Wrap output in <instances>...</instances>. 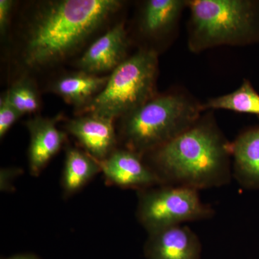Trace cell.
<instances>
[{
	"label": "cell",
	"mask_w": 259,
	"mask_h": 259,
	"mask_svg": "<svg viewBox=\"0 0 259 259\" xmlns=\"http://www.w3.org/2000/svg\"><path fill=\"white\" fill-rule=\"evenodd\" d=\"M158 54L141 49L109 75L105 88L77 115L90 114L115 120L156 96Z\"/></svg>",
	"instance_id": "obj_5"
},
{
	"label": "cell",
	"mask_w": 259,
	"mask_h": 259,
	"mask_svg": "<svg viewBox=\"0 0 259 259\" xmlns=\"http://www.w3.org/2000/svg\"><path fill=\"white\" fill-rule=\"evenodd\" d=\"M201 104L182 93L156 95L121 117L120 134L125 148L144 157L194 125Z\"/></svg>",
	"instance_id": "obj_3"
},
{
	"label": "cell",
	"mask_w": 259,
	"mask_h": 259,
	"mask_svg": "<svg viewBox=\"0 0 259 259\" xmlns=\"http://www.w3.org/2000/svg\"><path fill=\"white\" fill-rule=\"evenodd\" d=\"M187 8L184 0H148L140 12V32L150 39H158L173 31L182 11Z\"/></svg>",
	"instance_id": "obj_14"
},
{
	"label": "cell",
	"mask_w": 259,
	"mask_h": 259,
	"mask_svg": "<svg viewBox=\"0 0 259 259\" xmlns=\"http://www.w3.org/2000/svg\"><path fill=\"white\" fill-rule=\"evenodd\" d=\"M201 252L198 236L183 225L149 233L144 245L147 259H199Z\"/></svg>",
	"instance_id": "obj_11"
},
{
	"label": "cell",
	"mask_w": 259,
	"mask_h": 259,
	"mask_svg": "<svg viewBox=\"0 0 259 259\" xmlns=\"http://www.w3.org/2000/svg\"><path fill=\"white\" fill-rule=\"evenodd\" d=\"M107 76H97L84 71L64 73L53 79L49 91L55 94L79 112L88 106L106 86Z\"/></svg>",
	"instance_id": "obj_12"
},
{
	"label": "cell",
	"mask_w": 259,
	"mask_h": 259,
	"mask_svg": "<svg viewBox=\"0 0 259 259\" xmlns=\"http://www.w3.org/2000/svg\"><path fill=\"white\" fill-rule=\"evenodd\" d=\"M201 110H226L259 116V94L248 79H244L241 87L233 93L201 104Z\"/></svg>",
	"instance_id": "obj_16"
},
{
	"label": "cell",
	"mask_w": 259,
	"mask_h": 259,
	"mask_svg": "<svg viewBox=\"0 0 259 259\" xmlns=\"http://www.w3.org/2000/svg\"><path fill=\"white\" fill-rule=\"evenodd\" d=\"M1 259H9V258H1Z\"/></svg>",
	"instance_id": "obj_22"
},
{
	"label": "cell",
	"mask_w": 259,
	"mask_h": 259,
	"mask_svg": "<svg viewBox=\"0 0 259 259\" xmlns=\"http://www.w3.org/2000/svg\"><path fill=\"white\" fill-rule=\"evenodd\" d=\"M21 170L19 168H3L0 174V188L2 191H9L11 189V184L15 177L18 176Z\"/></svg>",
	"instance_id": "obj_20"
},
{
	"label": "cell",
	"mask_w": 259,
	"mask_h": 259,
	"mask_svg": "<svg viewBox=\"0 0 259 259\" xmlns=\"http://www.w3.org/2000/svg\"><path fill=\"white\" fill-rule=\"evenodd\" d=\"M22 117L10 102L6 92L0 97V138L3 139L17 120Z\"/></svg>",
	"instance_id": "obj_18"
},
{
	"label": "cell",
	"mask_w": 259,
	"mask_h": 259,
	"mask_svg": "<svg viewBox=\"0 0 259 259\" xmlns=\"http://www.w3.org/2000/svg\"><path fill=\"white\" fill-rule=\"evenodd\" d=\"M233 177L245 189L259 190V126L230 143Z\"/></svg>",
	"instance_id": "obj_13"
},
{
	"label": "cell",
	"mask_w": 259,
	"mask_h": 259,
	"mask_svg": "<svg viewBox=\"0 0 259 259\" xmlns=\"http://www.w3.org/2000/svg\"><path fill=\"white\" fill-rule=\"evenodd\" d=\"M101 171L100 163L85 151L69 146L66 151L61 187L65 197L79 192Z\"/></svg>",
	"instance_id": "obj_15"
},
{
	"label": "cell",
	"mask_w": 259,
	"mask_h": 259,
	"mask_svg": "<svg viewBox=\"0 0 259 259\" xmlns=\"http://www.w3.org/2000/svg\"><path fill=\"white\" fill-rule=\"evenodd\" d=\"M63 118L62 114L54 117L37 115L25 122L30 136L28 166L32 176L37 177L41 173L66 141V134L57 127Z\"/></svg>",
	"instance_id": "obj_10"
},
{
	"label": "cell",
	"mask_w": 259,
	"mask_h": 259,
	"mask_svg": "<svg viewBox=\"0 0 259 259\" xmlns=\"http://www.w3.org/2000/svg\"><path fill=\"white\" fill-rule=\"evenodd\" d=\"M98 162L106 182L112 185L140 191L163 185L144 157L127 148H117Z\"/></svg>",
	"instance_id": "obj_8"
},
{
	"label": "cell",
	"mask_w": 259,
	"mask_h": 259,
	"mask_svg": "<svg viewBox=\"0 0 259 259\" xmlns=\"http://www.w3.org/2000/svg\"><path fill=\"white\" fill-rule=\"evenodd\" d=\"M119 0H44L32 4L19 35V61L41 71L78 54L122 8Z\"/></svg>",
	"instance_id": "obj_1"
},
{
	"label": "cell",
	"mask_w": 259,
	"mask_h": 259,
	"mask_svg": "<svg viewBox=\"0 0 259 259\" xmlns=\"http://www.w3.org/2000/svg\"><path fill=\"white\" fill-rule=\"evenodd\" d=\"M187 8L192 52L259 42V0H190Z\"/></svg>",
	"instance_id": "obj_4"
},
{
	"label": "cell",
	"mask_w": 259,
	"mask_h": 259,
	"mask_svg": "<svg viewBox=\"0 0 259 259\" xmlns=\"http://www.w3.org/2000/svg\"><path fill=\"white\" fill-rule=\"evenodd\" d=\"M9 259H40L32 253H19L9 257Z\"/></svg>",
	"instance_id": "obj_21"
},
{
	"label": "cell",
	"mask_w": 259,
	"mask_h": 259,
	"mask_svg": "<svg viewBox=\"0 0 259 259\" xmlns=\"http://www.w3.org/2000/svg\"><path fill=\"white\" fill-rule=\"evenodd\" d=\"M129 38L123 23H117L94 40L76 59L79 71L97 76L112 72L127 59Z\"/></svg>",
	"instance_id": "obj_7"
},
{
	"label": "cell",
	"mask_w": 259,
	"mask_h": 259,
	"mask_svg": "<svg viewBox=\"0 0 259 259\" xmlns=\"http://www.w3.org/2000/svg\"><path fill=\"white\" fill-rule=\"evenodd\" d=\"M15 2L13 0H0V33L5 36L9 29Z\"/></svg>",
	"instance_id": "obj_19"
},
{
	"label": "cell",
	"mask_w": 259,
	"mask_h": 259,
	"mask_svg": "<svg viewBox=\"0 0 259 259\" xmlns=\"http://www.w3.org/2000/svg\"><path fill=\"white\" fill-rule=\"evenodd\" d=\"M5 92L10 102L21 116L35 113L40 109V94L36 83L26 74L15 80Z\"/></svg>",
	"instance_id": "obj_17"
},
{
	"label": "cell",
	"mask_w": 259,
	"mask_h": 259,
	"mask_svg": "<svg viewBox=\"0 0 259 259\" xmlns=\"http://www.w3.org/2000/svg\"><path fill=\"white\" fill-rule=\"evenodd\" d=\"M214 213L194 189L162 185L138 192L136 215L148 234L185 223L209 219Z\"/></svg>",
	"instance_id": "obj_6"
},
{
	"label": "cell",
	"mask_w": 259,
	"mask_h": 259,
	"mask_svg": "<svg viewBox=\"0 0 259 259\" xmlns=\"http://www.w3.org/2000/svg\"><path fill=\"white\" fill-rule=\"evenodd\" d=\"M66 130L97 161H103L117 148L114 120L85 114L68 120Z\"/></svg>",
	"instance_id": "obj_9"
},
{
	"label": "cell",
	"mask_w": 259,
	"mask_h": 259,
	"mask_svg": "<svg viewBox=\"0 0 259 259\" xmlns=\"http://www.w3.org/2000/svg\"><path fill=\"white\" fill-rule=\"evenodd\" d=\"M230 143L211 117H200L190 128L145 156L163 185L199 191L231 182Z\"/></svg>",
	"instance_id": "obj_2"
}]
</instances>
